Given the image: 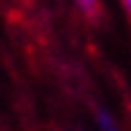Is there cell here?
<instances>
[{
  "mask_svg": "<svg viewBox=\"0 0 131 131\" xmlns=\"http://www.w3.org/2000/svg\"><path fill=\"white\" fill-rule=\"evenodd\" d=\"M125 6H128V12H131V0H125Z\"/></svg>",
  "mask_w": 131,
  "mask_h": 131,
  "instance_id": "7a4b0ae2",
  "label": "cell"
},
{
  "mask_svg": "<svg viewBox=\"0 0 131 131\" xmlns=\"http://www.w3.org/2000/svg\"><path fill=\"white\" fill-rule=\"evenodd\" d=\"M80 3H83L85 12H94V0H80Z\"/></svg>",
  "mask_w": 131,
  "mask_h": 131,
  "instance_id": "6da1fadb",
  "label": "cell"
}]
</instances>
